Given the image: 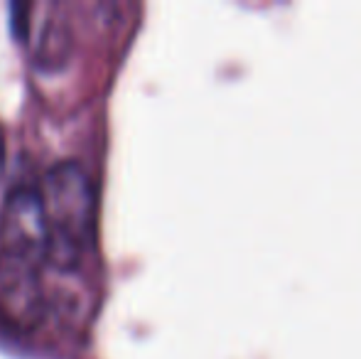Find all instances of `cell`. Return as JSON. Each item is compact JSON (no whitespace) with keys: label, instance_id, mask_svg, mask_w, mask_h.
Returning <instances> with one entry per match:
<instances>
[{"label":"cell","instance_id":"277c9868","mask_svg":"<svg viewBox=\"0 0 361 359\" xmlns=\"http://www.w3.org/2000/svg\"><path fill=\"white\" fill-rule=\"evenodd\" d=\"M64 5H49V13L39 30L37 47H35V64L42 72H59L69 64L74 47L72 25L64 18Z\"/></svg>","mask_w":361,"mask_h":359},{"label":"cell","instance_id":"3957f363","mask_svg":"<svg viewBox=\"0 0 361 359\" xmlns=\"http://www.w3.org/2000/svg\"><path fill=\"white\" fill-rule=\"evenodd\" d=\"M42 281L37 266L0 259V322L8 330L32 332L44 320Z\"/></svg>","mask_w":361,"mask_h":359},{"label":"cell","instance_id":"6da1fadb","mask_svg":"<svg viewBox=\"0 0 361 359\" xmlns=\"http://www.w3.org/2000/svg\"><path fill=\"white\" fill-rule=\"evenodd\" d=\"M39 195L49 226L47 264L57 271H74L96 229V197L89 173L74 160H62L47 170Z\"/></svg>","mask_w":361,"mask_h":359},{"label":"cell","instance_id":"7a4b0ae2","mask_svg":"<svg viewBox=\"0 0 361 359\" xmlns=\"http://www.w3.org/2000/svg\"><path fill=\"white\" fill-rule=\"evenodd\" d=\"M49 226L39 190L20 185L0 205V259L37 266L47 261Z\"/></svg>","mask_w":361,"mask_h":359}]
</instances>
